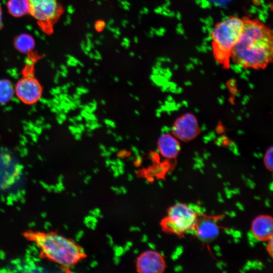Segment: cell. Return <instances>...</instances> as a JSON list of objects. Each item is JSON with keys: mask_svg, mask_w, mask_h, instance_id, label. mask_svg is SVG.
Masks as SVG:
<instances>
[{"mask_svg": "<svg viewBox=\"0 0 273 273\" xmlns=\"http://www.w3.org/2000/svg\"><path fill=\"white\" fill-rule=\"evenodd\" d=\"M273 34L258 18H244V25L234 47L231 61L244 69H265L272 62Z\"/></svg>", "mask_w": 273, "mask_h": 273, "instance_id": "6da1fadb", "label": "cell"}, {"mask_svg": "<svg viewBox=\"0 0 273 273\" xmlns=\"http://www.w3.org/2000/svg\"><path fill=\"white\" fill-rule=\"evenodd\" d=\"M22 236L36 245L40 257L64 268L74 265L85 256L83 249L73 240L56 232L28 230Z\"/></svg>", "mask_w": 273, "mask_h": 273, "instance_id": "7a4b0ae2", "label": "cell"}, {"mask_svg": "<svg viewBox=\"0 0 273 273\" xmlns=\"http://www.w3.org/2000/svg\"><path fill=\"white\" fill-rule=\"evenodd\" d=\"M243 25L244 18L232 16L216 23L211 31L212 56L224 69L230 67L232 52Z\"/></svg>", "mask_w": 273, "mask_h": 273, "instance_id": "3957f363", "label": "cell"}, {"mask_svg": "<svg viewBox=\"0 0 273 273\" xmlns=\"http://www.w3.org/2000/svg\"><path fill=\"white\" fill-rule=\"evenodd\" d=\"M30 15L46 35L54 32V26L63 13L58 0H28Z\"/></svg>", "mask_w": 273, "mask_h": 273, "instance_id": "277c9868", "label": "cell"}, {"mask_svg": "<svg viewBox=\"0 0 273 273\" xmlns=\"http://www.w3.org/2000/svg\"><path fill=\"white\" fill-rule=\"evenodd\" d=\"M196 223L197 213L188 205L178 203L169 208L161 224L165 230L180 235Z\"/></svg>", "mask_w": 273, "mask_h": 273, "instance_id": "5b68a950", "label": "cell"}, {"mask_svg": "<svg viewBox=\"0 0 273 273\" xmlns=\"http://www.w3.org/2000/svg\"><path fill=\"white\" fill-rule=\"evenodd\" d=\"M15 94L23 103L32 105L36 103L42 95V87L39 81L32 74H27L16 83Z\"/></svg>", "mask_w": 273, "mask_h": 273, "instance_id": "8992f818", "label": "cell"}, {"mask_svg": "<svg viewBox=\"0 0 273 273\" xmlns=\"http://www.w3.org/2000/svg\"><path fill=\"white\" fill-rule=\"evenodd\" d=\"M199 132L196 118L190 113L185 114L178 118L172 127V132L174 136L185 142L193 140Z\"/></svg>", "mask_w": 273, "mask_h": 273, "instance_id": "52a82bcc", "label": "cell"}, {"mask_svg": "<svg viewBox=\"0 0 273 273\" xmlns=\"http://www.w3.org/2000/svg\"><path fill=\"white\" fill-rule=\"evenodd\" d=\"M137 271L141 273H161L165 268L163 256L154 250H147L137 258Z\"/></svg>", "mask_w": 273, "mask_h": 273, "instance_id": "ba28073f", "label": "cell"}, {"mask_svg": "<svg viewBox=\"0 0 273 273\" xmlns=\"http://www.w3.org/2000/svg\"><path fill=\"white\" fill-rule=\"evenodd\" d=\"M251 232L259 241H265L272 236L273 220L269 215H261L252 222Z\"/></svg>", "mask_w": 273, "mask_h": 273, "instance_id": "9c48e42d", "label": "cell"}, {"mask_svg": "<svg viewBox=\"0 0 273 273\" xmlns=\"http://www.w3.org/2000/svg\"><path fill=\"white\" fill-rule=\"evenodd\" d=\"M157 145L160 154L168 159L175 158L180 151L178 141L169 133L162 134L158 139Z\"/></svg>", "mask_w": 273, "mask_h": 273, "instance_id": "30bf717a", "label": "cell"}, {"mask_svg": "<svg viewBox=\"0 0 273 273\" xmlns=\"http://www.w3.org/2000/svg\"><path fill=\"white\" fill-rule=\"evenodd\" d=\"M197 236L202 241L209 242L215 239L219 235V230L215 219L204 218L197 224Z\"/></svg>", "mask_w": 273, "mask_h": 273, "instance_id": "8fae6325", "label": "cell"}, {"mask_svg": "<svg viewBox=\"0 0 273 273\" xmlns=\"http://www.w3.org/2000/svg\"><path fill=\"white\" fill-rule=\"evenodd\" d=\"M6 7L9 14L15 18H21L28 14V0H8Z\"/></svg>", "mask_w": 273, "mask_h": 273, "instance_id": "7c38bea8", "label": "cell"}, {"mask_svg": "<svg viewBox=\"0 0 273 273\" xmlns=\"http://www.w3.org/2000/svg\"><path fill=\"white\" fill-rule=\"evenodd\" d=\"M14 46L16 49L23 54H29L32 52L35 46L33 37L28 34H21L14 39Z\"/></svg>", "mask_w": 273, "mask_h": 273, "instance_id": "4fadbf2b", "label": "cell"}, {"mask_svg": "<svg viewBox=\"0 0 273 273\" xmlns=\"http://www.w3.org/2000/svg\"><path fill=\"white\" fill-rule=\"evenodd\" d=\"M14 94V87L12 82L7 79H0V104L9 102Z\"/></svg>", "mask_w": 273, "mask_h": 273, "instance_id": "5bb4252c", "label": "cell"}, {"mask_svg": "<svg viewBox=\"0 0 273 273\" xmlns=\"http://www.w3.org/2000/svg\"><path fill=\"white\" fill-rule=\"evenodd\" d=\"M264 163L265 167L270 171H272V147L269 148L265 152L264 156Z\"/></svg>", "mask_w": 273, "mask_h": 273, "instance_id": "9a60e30c", "label": "cell"}, {"mask_svg": "<svg viewBox=\"0 0 273 273\" xmlns=\"http://www.w3.org/2000/svg\"><path fill=\"white\" fill-rule=\"evenodd\" d=\"M191 209H192L196 213H198L199 214H202L204 212V208H201L200 206L194 204H190L188 205Z\"/></svg>", "mask_w": 273, "mask_h": 273, "instance_id": "2e32d148", "label": "cell"}, {"mask_svg": "<svg viewBox=\"0 0 273 273\" xmlns=\"http://www.w3.org/2000/svg\"><path fill=\"white\" fill-rule=\"evenodd\" d=\"M106 26V23L103 20L97 21L95 24V28L98 31H102Z\"/></svg>", "mask_w": 273, "mask_h": 273, "instance_id": "e0dca14e", "label": "cell"}, {"mask_svg": "<svg viewBox=\"0 0 273 273\" xmlns=\"http://www.w3.org/2000/svg\"><path fill=\"white\" fill-rule=\"evenodd\" d=\"M268 240H269V242L266 245L267 249L271 256H272V236H271Z\"/></svg>", "mask_w": 273, "mask_h": 273, "instance_id": "ac0fdd59", "label": "cell"}, {"mask_svg": "<svg viewBox=\"0 0 273 273\" xmlns=\"http://www.w3.org/2000/svg\"><path fill=\"white\" fill-rule=\"evenodd\" d=\"M183 252V248L181 246H178L175 252L174 253V256L175 257V259H177L178 256L180 255Z\"/></svg>", "mask_w": 273, "mask_h": 273, "instance_id": "d6986e66", "label": "cell"}, {"mask_svg": "<svg viewBox=\"0 0 273 273\" xmlns=\"http://www.w3.org/2000/svg\"><path fill=\"white\" fill-rule=\"evenodd\" d=\"M3 27V9L2 6L0 4V31Z\"/></svg>", "mask_w": 273, "mask_h": 273, "instance_id": "ffe728a7", "label": "cell"}, {"mask_svg": "<svg viewBox=\"0 0 273 273\" xmlns=\"http://www.w3.org/2000/svg\"><path fill=\"white\" fill-rule=\"evenodd\" d=\"M232 235L234 236L235 238H239L240 237H241V233L239 231H233L232 233Z\"/></svg>", "mask_w": 273, "mask_h": 273, "instance_id": "44dd1931", "label": "cell"}, {"mask_svg": "<svg viewBox=\"0 0 273 273\" xmlns=\"http://www.w3.org/2000/svg\"><path fill=\"white\" fill-rule=\"evenodd\" d=\"M128 23V20H126V19H124L123 20H122V22H121V25L124 28H126V25Z\"/></svg>", "mask_w": 273, "mask_h": 273, "instance_id": "7402d4cb", "label": "cell"}, {"mask_svg": "<svg viewBox=\"0 0 273 273\" xmlns=\"http://www.w3.org/2000/svg\"><path fill=\"white\" fill-rule=\"evenodd\" d=\"M85 43L84 41H82L80 43V48L81 50L83 52L85 49Z\"/></svg>", "mask_w": 273, "mask_h": 273, "instance_id": "603a6c76", "label": "cell"}, {"mask_svg": "<svg viewBox=\"0 0 273 273\" xmlns=\"http://www.w3.org/2000/svg\"><path fill=\"white\" fill-rule=\"evenodd\" d=\"M247 184H249V187H251V188H254V187L253 186H255V184L254 183H253V182L250 180H247Z\"/></svg>", "mask_w": 273, "mask_h": 273, "instance_id": "cb8c5ba5", "label": "cell"}, {"mask_svg": "<svg viewBox=\"0 0 273 273\" xmlns=\"http://www.w3.org/2000/svg\"><path fill=\"white\" fill-rule=\"evenodd\" d=\"M86 45L90 47V45L92 43L90 38L86 37Z\"/></svg>", "mask_w": 273, "mask_h": 273, "instance_id": "d4e9b609", "label": "cell"}, {"mask_svg": "<svg viewBox=\"0 0 273 273\" xmlns=\"http://www.w3.org/2000/svg\"><path fill=\"white\" fill-rule=\"evenodd\" d=\"M114 33H116V34L118 35L119 36L121 34V32L120 30V28L118 27L115 28V32Z\"/></svg>", "mask_w": 273, "mask_h": 273, "instance_id": "484cf974", "label": "cell"}, {"mask_svg": "<svg viewBox=\"0 0 273 273\" xmlns=\"http://www.w3.org/2000/svg\"><path fill=\"white\" fill-rule=\"evenodd\" d=\"M144 14H148L149 13V10L148 8L144 7L143 9Z\"/></svg>", "mask_w": 273, "mask_h": 273, "instance_id": "4316f807", "label": "cell"}, {"mask_svg": "<svg viewBox=\"0 0 273 273\" xmlns=\"http://www.w3.org/2000/svg\"><path fill=\"white\" fill-rule=\"evenodd\" d=\"M236 205L239 207V208L242 210H244V207L242 205V204H240V203L238 202L236 204Z\"/></svg>", "mask_w": 273, "mask_h": 273, "instance_id": "83f0119b", "label": "cell"}, {"mask_svg": "<svg viewBox=\"0 0 273 273\" xmlns=\"http://www.w3.org/2000/svg\"><path fill=\"white\" fill-rule=\"evenodd\" d=\"M114 22L115 21L114 19H110L108 22V24L111 26L114 23Z\"/></svg>", "mask_w": 273, "mask_h": 273, "instance_id": "f1b7e54d", "label": "cell"}, {"mask_svg": "<svg viewBox=\"0 0 273 273\" xmlns=\"http://www.w3.org/2000/svg\"><path fill=\"white\" fill-rule=\"evenodd\" d=\"M95 43L96 44H97L98 46H101L102 44V42L101 41V40L100 39L96 40L95 41Z\"/></svg>", "mask_w": 273, "mask_h": 273, "instance_id": "f546056e", "label": "cell"}, {"mask_svg": "<svg viewBox=\"0 0 273 273\" xmlns=\"http://www.w3.org/2000/svg\"><path fill=\"white\" fill-rule=\"evenodd\" d=\"M124 10L126 11H129V6L127 5H123L122 7Z\"/></svg>", "mask_w": 273, "mask_h": 273, "instance_id": "4dcf8cb0", "label": "cell"}, {"mask_svg": "<svg viewBox=\"0 0 273 273\" xmlns=\"http://www.w3.org/2000/svg\"><path fill=\"white\" fill-rule=\"evenodd\" d=\"M154 31H153L152 30H150V32L149 34H147V35L149 37H152L153 36V34H154Z\"/></svg>", "mask_w": 273, "mask_h": 273, "instance_id": "1f68e13d", "label": "cell"}, {"mask_svg": "<svg viewBox=\"0 0 273 273\" xmlns=\"http://www.w3.org/2000/svg\"><path fill=\"white\" fill-rule=\"evenodd\" d=\"M85 36L86 37L92 38L93 36V34L92 33L88 32L86 34Z\"/></svg>", "mask_w": 273, "mask_h": 273, "instance_id": "d6a6232c", "label": "cell"}, {"mask_svg": "<svg viewBox=\"0 0 273 273\" xmlns=\"http://www.w3.org/2000/svg\"><path fill=\"white\" fill-rule=\"evenodd\" d=\"M94 59L97 60H101L102 59V57H100V56H97L96 55H94Z\"/></svg>", "mask_w": 273, "mask_h": 273, "instance_id": "836d02e7", "label": "cell"}, {"mask_svg": "<svg viewBox=\"0 0 273 273\" xmlns=\"http://www.w3.org/2000/svg\"><path fill=\"white\" fill-rule=\"evenodd\" d=\"M133 41L135 43H138L139 42V38L137 36H134Z\"/></svg>", "mask_w": 273, "mask_h": 273, "instance_id": "e575fe53", "label": "cell"}, {"mask_svg": "<svg viewBox=\"0 0 273 273\" xmlns=\"http://www.w3.org/2000/svg\"><path fill=\"white\" fill-rule=\"evenodd\" d=\"M85 50H86L87 51H88V52H89L91 51L92 48H90V46L86 45L85 46Z\"/></svg>", "mask_w": 273, "mask_h": 273, "instance_id": "d590c367", "label": "cell"}, {"mask_svg": "<svg viewBox=\"0 0 273 273\" xmlns=\"http://www.w3.org/2000/svg\"><path fill=\"white\" fill-rule=\"evenodd\" d=\"M95 53L96 55L100 56V57H102L100 53L99 52V51L98 50H96L95 51Z\"/></svg>", "mask_w": 273, "mask_h": 273, "instance_id": "8d00e7d4", "label": "cell"}, {"mask_svg": "<svg viewBox=\"0 0 273 273\" xmlns=\"http://www.w3.org/2000/svg\"><path fill=\"white\" fill-rule=\"evenodd\" d=\"M123 41H124L125 42H130V40L127 37H124L123 38Z\"/></svg>", "mask_w": 273, "mask_h": 273, "instance_id": "74e56055", "label": "cell"}, {"mask_svg": "<svg viewBox=\"0 0 273 273\" xmlns=\"http://www.w3.org/2000/svg\"><path fill=\"white\" fill-rule=\"evenodd\" d=\"M94 54L92 53H89V54L88 55V56H89V57L90 58V59H94Z\"/></svg>", "mask_w": 273, "mask_h": 273, "instance_id": "f35d334b", "label": "cell"}, {"mask_svg": "<svg viewBox=\"0 0 273 273\" xmlns=\"http://www.w3.org/2000/svg\"><path fill=\"white\" fill-rule=\"evenodd\" d=\"M124 1V5H127L128 6H130V4L129 2L127 1Z\"/></svg>", "mask_w": 273, "mask_h": 273, "instance_id": "ab89813d", "label": "cell"}, {"mask_svg": "<svg viewBox=\"0 0 273 273\" xmlns=\"http://www.w3.org/2000/svg\"><path fill=\"white\" fill-rule=\"evenodd\" d=\"M113 36H114V37L115 38H116V39H118L119 36L118 35L116 34V33H114V34H113Z\"/></svg>", "mask_w": 273, "mask_h": 273, "instance_id": "60d3db41", "label": "cell"}, {"mask_svg": "<svg viewBox=\"0 0 273 273\" xmlns=\"http://www.w3.org/2000/svg\"><path fill=\"white\" fill-rule=\"evenodd\" d=\"M134 55H135V54H134V53L133 52H130L129 53V56L130 57H133Z\"/></svg>", "mask_w": 273, "mask_h": 273, "instance_id": "b9f144b4", "label": "cell"}, {"mask_svg": "<svg viewBox=\"0 0 273 273\" xmlns=\"http://www.w3.org/2000/svg\"><path fill=\"white\" fill-rule=\"evenodd\" d=\"M68 12L72 14V13H73L74 12V10L72 9H71V8L70 9H68Z\"/></svg>", "mask_w": 273, "mask_h": 273, "instance_id": "7bdbcfd3", "label": "cell"}, {"mask_svg": "<svg viewBox=\"0 0 273 273\" xmlns=\"http://www.w3.org/2000/svg\"><path fill=\"white\" fill-rule=\"evenodd\" d=\"M104 36L103 35H100V36H99V39L100 40H102L104 38Z\"/></svg>", "mask_w": 273, "mask_h": 273, "instance_id": "ee69618b", "label": "cell"}, {"mask_svg": "<svg viewBox=\"0 0 273 273\" xmlns=\"http://www.w3.org/2000/svg\"><path fill=\"white\" fill-rule=\"evenodd\" d=\"M120 44L122 47H124L125 44V42H124V41H121Z\"/></svg>", "mask_w": 273, "mask_h": 273, "instance_id": "f6af8a7d", "label": "cell"}, {"mask_svg": "<svg viewBox=\"0 0 273 273\" xmlns=\"http://www.w3.org/2000/svg\"><path fill=\"white\" fill-rule=\"evenodd\" d=\"M269 185H270V187H269V188L270 190V191H272V183H271Z\"/></svg>", "mask_w": 273, "mask_h": 273, "instance_id": "bcb514c9", "label": "cell"}, {"mask_svg": "<svg viewBox=\"0 0 273 273\" xmlns=\"http://www.w3.org/2000/svg\"><path fill=\"white\" fill-rule=\"evenodd\" d=\"M139 13H140V15H142L144 14L143 10L142 9L140 10Z\"/></svg>", "mask_w": 273, "mask_h": 273, "instance_id": "7dc6e473", "label": "cell"}, {"mask_svg": "<svg viewBox=\"0 0 273 273\" xmlns=\"http://www.w3.org/2000/svg\"><path fill=\"white\" fill-rule=\"evenodd\" d=\"M138 19H139V23H140V22H141V20L142 19V16H141V15H139Z\"/></svg>", "mask_w": 273, "mask_h": 273, "instance_id": "c3c4849f", "label": "cell"}, {"mask_svg": "<svg viewBox=\"0 0 273 273\" xmlns=\"http://www.w3.org/2000/svg\"><path fill=\"white\" fill-rule=\"evenodd\" d=\"M86 27L88 29L90 28V24L89 23H87L86 24Z\"/></svg>", "mask_w": 273, "mask_h": 273, "instance_id": "681fc988", "label": "cell"}, {"mask_svg": "<svg viewBox=\"0 0 273 273\" xmlns=\"http://www.w3.org/2000/svg\"><path fill=\"white\" fill-rule=\"evenodd\" d=\"M83 53H84L85 54V55H88V54H89V52H88V51H87L86 50H85L83 51Z\"/></svg>", "mask_w": 273, "mask_h": 273, "instance_id": "f907efd6", "label": "cell"}, {"mask_svg": "<svg viewBox=\"0 0 273 273\" xmlns=\"http://www.w3.org/2000/svg\"><path fill=\"white\" fill-rule=\"evenodd\" d=\"M97 4L99 5V6H101L102 5V3L101 1H98L97 2Z\"/></svg>", "mask_w": 273, "mask_h": 273, "instance_id": "816d5d0a", "label": "cell"}, {"mask_svg": "<svg viewBox=\"0 0 273 273\" xmlns=\"http://www.w3.org/2000/svg\"><path fill=\"white\" fill-rule=\"evenodd\" d=\"M90 47L92 49H94L95 48V46H94V43L92 42L91 45H90Z\"/></svg>", "mask_w": 273, "mask_h": 273, "instance_id": "f5cc1de1", "label": "cell"}, {"mask_svg": "<svg viewBox=\"0 0 273 273\" xmlns=\"http://www.w3.org/2000/svg\"><path fill=\"white\" fill-rule=\"evenodd\" d=\"M131 28H133V29H135V25H133V24L131 25Z\"/></svg>", "mask_w": 273, "mask_h": 273, "instance_id": "db71d44e", "label": "cell"}, {"mask_svg": "<svg viewBox=\"0 0 273 273\" xmlns=\"http://www.w3.org/2000/svg\"><path fill=\"white\" fill-rule=\"evenodd\" d=\"M115 52H116V53H120V51H119V50H118V49L115 50Z\"/></svg>", "mask_w": 273, "mask_h": 273, "instance_id": "11a10c76", "label": "cell"}, {"mask_svg": "<svg viewBox=\"0 0 273 273\" xmlns=\"http://www.w3.org/2000/svg\"><path fill=\"white\" fill-rule=\"evenodd\" d=\"M138 57H139V58H140V59H142V57H141V56H139Z\"/></svg>", "mask_w": 273, "mask_h": 273, "instance_id": "9f6ffc18", "label": "cell"}, {"mask_svg": "<svg viewBox=\"0 0 273 273\" xmlns=\"http://www.w3.org/2000/svg\"><path fill=\"white\" fill-rule=\"evenodd\" d=\"M122 0H118V2L120 3Z\"/></svg>", "mask_w": 273, "mask_h": 273, "instance_id": "6f0895ef", "label": "cell"}, {"mask_svg": "<svg viewBox=\"0 0 273 273\" xmlns=\"http://www.w3.org/2000/svg\"><path fill=\"white\" fill-rule=\"evenodd\" d=\"M95 64L96 65H98V64L97 63H95Z\"/></svg>", "mask_w": 273, "mask_h": 273, "instance_id": "680465c9", "label": "cell"}, {"mask_svg": "<svg viewBox=\"0 0 273 273\" xmlns=\"http://www.w3.org/2000/svg\"><path fill=\"white\" fill-rule=\"evenodd\" d=\"M90 1H93V0H89Z\"/></svg>", "mask_w": 273, "mask_h": 273, "instance_id": "91938a15", "label": "cell"}, {"mask_svg": "<svg viewBox=\"0 0 273 273\" xmlns=\"http://www.w3.org/2000/svg\"><path fill=\"white\" fill-rule=\"evenodd\" d=\"M105 1H106V0H105Z\"/></svg>", "mask_w": 273, "mask_h": 273, "instance_id": "94428289", "label": "cell"}]
</instances>
